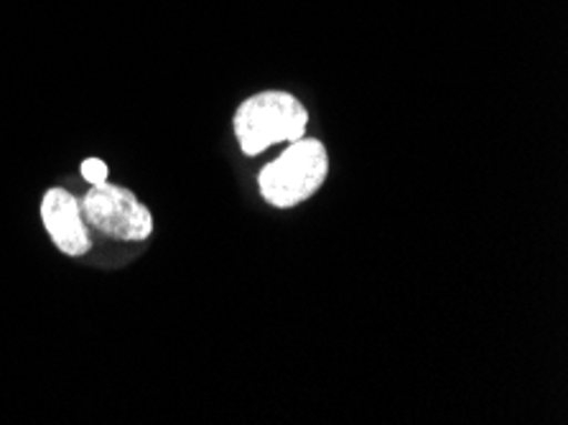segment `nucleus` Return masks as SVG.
Here are the masks:
<instances>
[{
  "mask_svg": "<svg viewBox=\"0 0 568 425\" xmlns=\"http://www.w3.org/2000/svg\"><path fill=\"white\" fill-rule=\"evenodd\" d=\"M232 125H235L240 151L257 155L275 143H294L304 138L308 110L288 92H257L237 108Z\"/></svg>",
  "mask_w": 568,
  "mask_h": 425,
  "instance_id": "obj_1",
  "label": "nucleus"
},
{
  "mask_svg": "<svg viewBox=\"0 0 568 425\" xmlns=\"http://www.w3.org/2000/svg\"><path fill=\"white\" fill-rule=\"evenodd\" d=\"M326 176H329L326 145L316 138H298L261 171L257 186L271 206L291 210V206L312 199L324 186Z\"/></svg>",
  "mask_w": 568,
  "mask_h": 425,
  "instance_id": "obj_2",
  "label": "nucleus"
},
{
  "mask_svg": "<svg viewBox=\"0 0 568 425\" xmlns=\"http://www.w3.org/2000/svg\"><path fill=\"white\" fill-rule=\"evenodd\" d=\"M84 222L120 242H143L153 232V216L131 189L115 184L92 186L82 199Z\"/></svg>",
  "mask_w": 568,
  "mask_h": 425,
  "instance_id": "obj_3",
  "label": "nucleus"
},
{
  "mask_svg": "<svg viewBox=\"0 0 568 425\" xmlns=\"http://www.w3.org/2000/svg\"><path fill=\"white\" fill-rule=\"evenodd\" d=\"M41 222H44L49 237L59 253L69 257H82L90 253V224L84 222L80 196H74L62 186L49 189L44 199H41Z\"/></svg>",
  "mask_w": 568,
  "mask_h": 425,
  "instance_id": "obj_4",
  "label": "nucleus"
},
{
  "mask_svg": "<svg viewBox=\"0 0 568 425\" xmlns=\"http://www.w3.org/2000/svg\"><path fill=\"white\" fill-rule=\"evenodd\" d=\"M80 173H82L84 181H88L90 186H100V184H105V181H108L110 169H108V163L102 161V159H88V161H82Z\"/></svg>",
  "mask_w": 568,
  "mask_h": 425,
  "instance_id": "obj_5",
  "label": "nucleus"
}]
</instances>
